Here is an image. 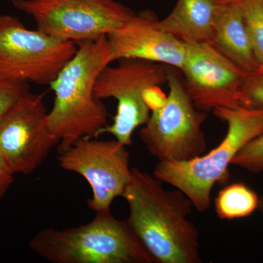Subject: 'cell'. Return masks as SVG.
<instances>
[{"label":"cell","instance_id":"1","mask_svg":"<svg viewBox=\"0 0 263 263\" xmlns=\"http://www.w3.org/2000/svg\"><path fill=\"white\" fill-rule=\"evenodd\" d=\"M162 183L153 174L132 168L122 195L129 206L127 220L156 262H201L200 231L189 219L193 202Z\"/></svg>","mask_w":263,"mask_h":263},{"label":"cell","instance_id":"2","mask_svg":"<svg viewBox=\"0 0 263 263\" xmlns=\"http://www.w3.org/2000/svg\"><path fill=\"white\" fill-rule=\"evenodd\" d=\"M77 46L76 54L49 85L55 98L47 119L60 141L58 152L79 138H97L108 125L106 107L94 91L100 72L114 62L107 36Z\"/></svg>","mask_w":263,"mask_h":263},{"label":"cell","instance_id":"3","mask_svg":"<svg viewBox=\"0 0 263 263\" xmlns=\"http://www.w3.org/2000/svg\"><path fill=\"white\" fill-rule=\"evenodd\" d=\"M34 253L51 263H155L127 219L110 210L96 213L87 224L38 232L29 243Z\"/></svg>","mask_w":263,"mask_h":263},{"label":"cell","instance_id":"4","mask_svg":"<svg viewBox=\"0 0 263 263\" xmlns=\"http://www.w3.org/2000/svg\"><path fill=\"white\" fill-rule=\"evenodd\" d=\"M214 116L226 122L223 141L209 153L185 162L158 161L153 175L163 183L182 192L199 212L208 210L216 183L229 180V167L237 154L263 133V110L216 108Z\"/></svg>","mask_w":263,"mask_h":263},{"label":"cell","instance_id":"5","mask_svg":"<svg viewBox=\"0 0 263 263\" xmlns=\"http://www.w3.org/2000/svg\"><path fill=\"white\" fill-rule=\"evenodd\" d=\"M167 84L168 95L160 106L152 110L140 138L151 155L159 161L193 160L206 152L202 127L207 113L194 105L179 69L168 66Z\"/></svg>","mask_w":263,"mask_h":263},{"label":"cell","instance_id":"6","mask_svg":"<svg viewBox=\"0 0 263 263\" xmlns=\"http://www.w3.org/2000/svg\"><path fill=\"white\" fill-rule=\"evenodd\" d=\"M118 61V66L108 65L100 72L94 91L99 100L113 98L118 102L113 123L104 128L101 134L109 133L129 146L133 133L150 117L146 95L167 84L168 66L138 59Z\"/></svg>","mask_w":263,"mask_h":263},{"label":"cell","instance_id":"7","mask_svg":"<svg viewBox=\"0 0 263 263\" xmlns=\"http://www.w3.org/2000/svg\"><path fill=\"white\" fill-rule=\"evenodd\" d=\"M77 50L73 41L27 29L16 17L0 15V77L50 85Z\"/></svg>","mask_w":263,"mask_h":263},{"label":"cell","instance_id":"8","mask_svg":"<svg viewBox=\"0 0 263 263\" xmlns=\"http://www.w3.org/2000/svg\"><path fill=\"white\" fill-rule=\"evenodd\" d=\"M37 29L76 43L108 36L136 13L117 0H12Z\"/></svg>","mask_w":263,"mask_h":263},{"label":"cell","instance_id":"9","mask_svg":"<svg viewBox=\"0 0 263 263\" xmlns=\"http://www.w3.org/2000/svg\"><path fill=\"white\" fill-rule=\"evenodd\" d=\"M79 138L59 152L57 158L65 171L81 175L89 183L92 197L88 206L96 213L110 210L116 197H122L130 179V155L127 146L117 141Z\"/></svg>","mask_w":263,"mask_h":263},{"label":"cell","instance_id":"10","mask_svg":"<svg viewBox=\"0 0 263 263\" xmlns=\"http://www.w3.org/2000/svg\"><path fill=\"white\" fill-rule=\"evenodd\" d=\"M47 115L43 97L28 92L0 119V156L13 174H32L58 146Z\"/></svg>","mask_w":263,"mask_h":263},{"label":"cell","instance_id":"11","mask_svg":"<svg viewBox=\"0 0 263 263\" xmlns=\"http://www.w3.org/2000/svg\"><path fill=\"white\" fill-rule=\"evenodd\" d=\"M185 45L186 54L181 71L195 106L207 114L216 108L239 106L245 71L210 43Z\"/></svg>","mask_w":263,"mask_h":263},{"label":"cell","instance_id":"12","mask_svg":"<svg viewBox=\"0 0 263 263\" xmlns=\"http://www.w3.org/2000/svg\"><path fill=\"white\" fill-rule=\"evenodd\" d=\"M107 39L114 62L138 59L182 68L185 43L164 31L152 11L136 13Z\"/></svg>","mask_w":263,"mask_h":263},{"label":"cell","instance_id":"13","mask_svg":"<svg viewBox=\"0 0 263 263\" xmlns=\"http://www.w3.org/2000/svg\"><path fill=\"white\" fill-rule=\"evenodd\" d=\"M210 43L245 72L259 67L243 16L233 0H221Z\"/></svg>","mask_w":263,"mask_h":263},{"label":"cell","instance_id":"14","mask_svg":"<svg viewBox=\"0 0 263 263\" xmlns=\"http://www.w3.org/2000/svg\"><path fill=\"white\" fill-rule=\"evenodd\" d=\"M221 0H178L160 25L183 43H205L212 40Z\"/></svg>","mask_w":263,"mask_h":263},{"label":"cell","instance_id":"15","mask_svg":"<svg viewBox=\"0 0 263 263\" xmlns=\"http://www.w3.org/2000/svg\"><path fill=\"white\" fill-rule=\"evenodd\" d=\"M259 197L243 183H234L221 190L215 198V211L222 220L252 215L258 209Z\"/></svg>","mask_w":263,"mask_h":263},{"label":"cell","instance_id":"16","mask_svg":"<svg viewBox=\"0 0 263 263\" xmlns=\"http://www.w3.org/2000/svg\"><path fill=\"white\" fill-rule=\"evenodd\" d=\"M239 8L254 57L263 66V0H233Z\"/></svg>","mask_w":263,"mask_h":263},{"label":"cell","instance_id":"17","mask_svg":"<svg viewBox=\"0 0 263 263\" xmlns=\"http://www.w3.org/2000/svg\"><path fill=\"white\" fill-rule=\"evenodd\" d=\"M239 106L249 110H263V66L252 72H245Z\"/></svg>","mask_w":263,"mask_h":263},{"label":"cell","instance_id":"18","mask_svg":"<svg viewBox=\"0 0 263 263\" xmlns=\"http://www.w3.org/2000/svg\"><path fill=\"white\" fill-rule=\"evenodd\" d=\"M252 174L263 171V133L248 142L237 154L232 162Z\"/></svg>","mask_w":263,"mask_h":263},{"label":"cell","instance_id":"19","mask_svg":"<svg viewBox=\"0 0 263 263\" xmlns=\"http://www.w3.org/2000/svg\"><path fill=\"white\" fill-rule=\"evenodd\" d=\"M28 92L29 83L0 77V119Z\"/></svg>","mask_w":263,"mask_h":263},{"label":"cell","instance_id":"20","mask_svg":"<svg viewBox=\"0 0 263 263\" xmlns=\"http://www.w3.org/2000/svg\"><path fill=\"white\" fill-rule=\"evenodd\" d=\"M14 175L0 156V200L4 197L13 183Z\"/></svg>","mask_w":263,"mask_h":263},{"label":"cell","instance_id":"21","mask_svg":"<svg viewBox=\"0 0 263 263\" xmlns=\"http://www.w3.org/2000/svg\"><path fill=\"white\" fill-rule=\"evenodd\" d=\"M258 209L263 214V195L259 197Z\"/></svg>","mask_w":263,"mask_h":263}]
</instances>
